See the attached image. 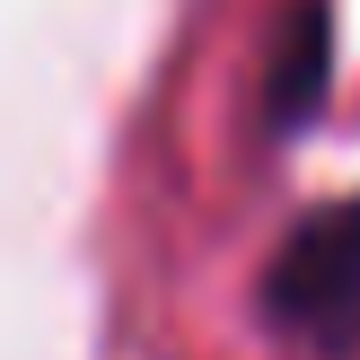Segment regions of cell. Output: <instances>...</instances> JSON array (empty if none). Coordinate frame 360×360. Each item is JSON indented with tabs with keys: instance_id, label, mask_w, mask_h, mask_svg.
I'll use <instances>...</instances> for the list:
<instances>
[{
	"instance_id": "cell-2",
	"label": "cell",
	"mask_w": 360,
	"mask_h": 360,
	"mask_svg": "<svg viewBox=\"0 0 360 360\" xmlns=\"http://www.w3.org/2000/svg\"><path fill=\"white\" fill-rule=\"evenodd\" d=\"M316 79H326V18L299 9L290 18V44H281V88H273V123H281V132L316 105Z\"/></svg>"
},
{
	"instance_id": "cell-1",
	"label": "cell",
	"mask_w": 360,
	"mask_h": 360,
	"mask_svg": "<svg viewBox=\"0 0 360 360\" xmlns=\"http://www.w3.org/2000/svg\"><path fill=\"white\" fill-rule=\"evenodd\" d=\"M264 308H273V326L308 334V343H360V193L334 211H308L273 246Z\"/></svg>"
}]
</instances>
